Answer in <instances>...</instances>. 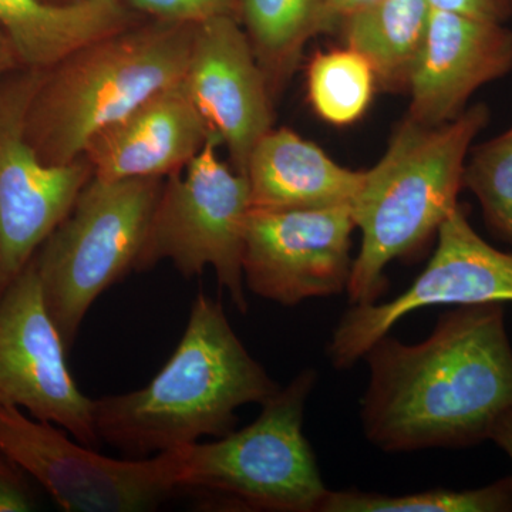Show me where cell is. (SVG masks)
Here are the masks:
<instances>
[{
	"instance_id": "obj_1",
	"label": "cell",
	"mask_w": 512,
	"mask_h": 512,
	"mask_svg": "<svg viewBox=\"0 0 512 512\" xmlns=\"http://www.w3.org/2000/svg\"><path fill=\"white\" fill-rule=\"evenodd\" d=\"M363 360V433L384 453L476 446L512 409L504 303L458 306L416 345L387 333Z\"/></svg>"
},
{
	"instance_id": "obj_2",
	"label": "cell",
	"mask_w": 512,
	"mask_h": 512,
	"mask_svg": "<svg viewBox=\"0 0 512 512\" xmlns=\"http://www.w3.org/2000/svg\"><path fill=\"white\" fill-rule=\"evenodd\" d=\"M281 389L238 338L220 301L200 292L183 338L143 389L94 400L100 441L128 458H146L220 437L237 410Z\"/></svg>"
},
{
	"instance_id": "obj_3",
	"label": "cell",
	"mask_w": 512,
	"mask_h": 512,
	"mask_svg": "<svg viewBox=\"0 0 512 512\" xmlns=\"http://www.w3.org/2000/svg\"><path fill=\"white\" fill-rule=\"evenodd\" d=\"M490 116L487 104L477 103L441 126L404 117L394 130L350 204L362 235L346 289L350 305L379 302L389 289L387 266L413 258L437 237L460 204L468 153Z\"/></svg>"
},
{
	"instance_id": "obj_4",
	"label": "cell",
	"mask_w": 512,
	"mask_h": 512,
	"mask_svg": "<svg viewBox=\"0 0 512 512\" xmlns=\"http://www.w3.org/2000/svg\"><path fill=\"white\" fill-rule=\"evenodd\" d=\"M194 33L195 25L143 19L45 70L26 127L37 156L74 163L103 128L183 82Z\"/></svg>"
},
{
	"instance_id": "obj_5",
	"label": "cell",
	"mask_w": 512,
	"mask_h": 512,
	"mask_svg": "<svg viewBox=\"0 0 512 512\" xmlns=\"http://www.w3.org/2000/svg\"><path fill=\"white\" fill-rule=\"evenodd\" d=\"M318 380L305 369L262 403L254 423L180 451V490L224 510L319 512L329 493L303 434L306 402Z\"/></svg>"
},
{
	"instance_id": "obj_6",
	"label": "cell",
	"mask_w": 512,
	"mask_h": 512,
	"mask_svg": "<svg viewBox=\"0 0 512 512\" xmlns=\"http://www.w3.org/2000/svg\"><path fill=\"white\" fill-rule=\"evenodd\" d=\"M164 178L93 177L33 256L47 311L72 349L101 293L134 271Z\"/></svg>"
},
{
	"instance_id": "obj_7",
	"label": "cell",
	"mask_w": 512,
	"mask_h": 512,
	"mask_svg": "<svg viewBox=\"0 0 512 512\" xmlns=\"http://www.w3.org/2000/svg\"><path fill=\"white\" fill-rule=\"evenodd\" d=\"M214 138L161 188L134 271L168 261L185 278L211 268L242 315L245 238L252 212L247 175L218 157Z\"/></svg>"
},
{
	"instance_id": "obj_8",
	"label": "cell",
	"mask_w": 512,
	"mask_h": 512,
	"mask_svg": "<svg viewBox=\"0 0 512 512\" xmlns=\"http://www.w3.org/2000/svg\"><path fill=\"white\" fill-rule=\"evenodd\" d=\"M0 453L45 488L64 511H153L181 493L178 448L116 460L69 439L49 421L2 404Z\"/></svg>"
},
{
	"instance_id": "obj_9",
	"label": "cell",
	"mask_w": 512,
	"mask_h": 512,
	"mask_svg": "<svg viewBox=\"0 0 512 512\" xmlns=\"http://www.w3.org/2000/svg\"><path fill=\"white\" fill-rule=\"evenodd\" d=\"M45 70L18 67L0 76V295L72 211L93 178L86 158L43 163L26 127Z\"/></svg>"
},
{
	"instance_id": "obj_10",
	"label": "cell",
	"mask_w": 512,
	"mask_h": 512,
	"mask_svg": "<svg viewBox=\"0 0 512 512\" xmlns=\"http://www.w3.org/2000/svg\"><path fill=\"white\" fill-rule=\"evenodd\" d=\"M512 303V254L477 234L458 204L437 232L429 264L409 288L384 303L352 305L333 329L326 355L338 370L363 359L367 350L404 316L440 305Z\"/></svg>"
},
{
	"instance_id": "obj_11",
	"label": "cell",
	"mask_w": 512,
	"mask_h": 512,
	"mask_svg": "<svg viewBox=\"0 0 512 512\" xmlns=\"http://www.w3.org/2000/svg\"><path fill=\"white\" fill-rule=\"evenodd\" d=\"M67 350L32 259L0 295V404L49 421L96 448L94 400L74 382Z\"/></svg>"
},
{
	"instance_id": "obj_12",
	"label": "cell",
	"mask_w": 512,
	"mask_h": 512,
	"mask_svg": "<svg viewBox=\"0 0 512 512\" xmlns=\"http://www.w3.org/2000/svg\"><path fill=\"white\" fill-rule=\"evenodd\" d=\"M355 229L350 205L252 210L242 262L245 286L284 306L346 292Z\"/></svg>"
},
{
	"instance_id": "obj_13",
	"label": "cell",
	"mask_w": 512,
	"mask_h": 512,
	"mask_svg": "<svg viewBox=\"0 0 512 512\" xmlns=\"http://www.w3.org/2000/svg\"><path fill=\"white\" fill-rule=\"evenodd\" d=\"M184 86L244 174L252 150L274 128L275 100L237 18L195 25Z\"/></svg>"
},
{
	"instance_id": "obj_14",
	"label": "cell",
	"mask_w": 512,
	"mask_h": 512,
	"mask_svg": "<svg viewBox=\"0 0 512 512\" xmlns=\"http://www.w3.org/2000/svg\"><path fill=\"white\" fill-rule=\"evenodd\" d=\"M512 72V30L491 22L431 8L429 28L414 64L406 117L441 126L467 109L485 84Z\"/></svg>"
},
{
	"instance_id": "obj_15",
	"label": "cell",
	"mask_w": 512,
	"mask_h": 512,
	"mask_svg": "<svg viewBox=\"0 0 512 512\" xmlns=\"http://www.w3.org/2000/svg\"><path fill=\"white\" fill-rule=\"evenodd\" d=\"M214 138L220 137L191 100L183 80L99 131L83 157L100 180L164 178L183 171Z\"/></svg>"
},
{
	"instance_id": "obj_16",
	"label": "cell",
	"mask_w": 512,
	"mask_h": 512,
	"mask_svg": "<svg viewBox=\"0 0 512 512\" xmlns=\"http://www.w3.org/2000/svg\"><path fill=\"white\" fill-rule=\"evenodd\" d=\"M244 174L252 210L269 211L350 205L365 177L289 128H272L258 141Z\"/></svg>"
},
{
	"instance_id": "obj_17",
	"label": "cell",
	"mask_w": 512,
	"mask_h": 512,
	"mask_svg": "<svg viewBox=\"0 0 512 512\" xmlns=\"http://www.w3.org/2000/svg\"><path fill=\"white\" fill-rule=\"evenodd\" d=\"M126 0H0V29L20 66L47 70L74 50L143 20Z\"/></svg>"
},
{
	"instance_id": "obj_18",
	"label": "cell",
	"mask_w": 512,
	"mask_h": 512,
	"mask_svg": "<svg viewBox=\"0 0 512 512\" xmlns=\"http://www.w3.org/2000/svg\"><path fill=\"white\" fill-rule=\"evenodd\" d=\"M430 12L427 0H369L338 26L346 47L372 67L377 87L404 92L426 39Z\"/></svg>"
},
{
	"instance_id": "obj_19",
	"label": "cell",
	"mask_w": 512,
	"mask_h": 512,
	"mask_svg": "<svg viewBox=\"0 0 512 512\" xmlns=\"http://www.w3.org/2000/svg\"><path fill=\"white\" fill-rule=\"evenodd\" d=\"M239 22L274 100L291 82L305 46L338 26L326 0H241Z\"/></svg>"
},
{
	"instance_id": "obj_20",
	"label": "cell",
	"mask_w": 512,
	"mask_h": 512,
	"mask_svg": "<svg viewBox=\"0 0 512 512\" xmlns=\"http://www.w3.org/2000/svg\"><path fill=\"white\" fill-rule=\"evenodd\" d=\"M376 87L370 64L349 47L316 53L309 64V101L320 119L335 126L359 120L366 113Z\"/></svg>"
},
{
	"instance_id": "obj_21",
	"label": "cell",
	"mask_w": 512,
	"mask_h": 512,
	"mask_svg": "<svg viewBox=\"0 0 512 512\" xmlns=\"http://www.w3.org/2000/svg\"><path fill=\"white\" fill-rule=\"evenodd\" d=\"M512 476L476 490H437L387 495L359 490L330 491L319 512H508Z\"/></svg>"
},
{
	"instance_id": "obj_22",
	"label": "cell",
	"mask_w": 512,
	"mask_h": 512,
	"mask_svg": "<svg viewBox=\"0 0 512 512\" xmlns=\"http://www.w3.org/2000/svg\"><path fill=\"white\" fill-rule=\"evenodd\" d=\"M463 188L477 198L487 228L512 245V126L471 147Z\"/></svg>"
},
{
	"instance_id": "obj_23",
	"label": "cell",
	"mask_w": 512,
	"mask_h": 512,
	"mask_svg": "<svg viewBox=\"0 0 512 512\" xmlns=\"http://www.w3.org/2000/svg\"><path fill=\"white\" fill-rule=\"evenodd\" d=\"M137 15L160 22L198 25L214 18L239 20L241 0H126Z\"/></svg>"
},
{
	"instance_id": "obj_24",
	"label": "cell",
	"mask_w": 512,
	"mask_h": 512,
	"mask_svg": "<svg viewBox=\"0 0 512 512\" xmlns=\"http://www.w3.org/2000/svg\"><path fill=\"white\" fill-rule=\"evenodd\" d=\"M29 478L15 461L0 453V512L36 510V495Z\"/></svg>"
},
{
	"instance_id": "obj_25",
	"label": "cell",
	"mask_w": 512,
	"mask_h": 512,
	"mask_svg": "<svg viewBox=\"0 0 512 512\" xmlns=\"http://www.w3.org/2000/svg\"><path fill=\"white\" fill-rule=\"evenodd\" d=\"M433 9L505 23L512 18V0H427Z\"/></svg>"
},
{
	"instance_id": "obj_26",
	"label": "cell",
	"mask_w": 512,
	"mask_h": 512,
	"mask_svg": "<svg viewBox=\"0 0 512 512\" xmlns=\"http://www.w3.org/2000/svg\"><path fill=\"white\" fill-rule=\"evenodd\" d=\"M490 440H493L512 461V409L504 413L495 423Z\"/></svg>"
},
{
	"instance_id": "obj_27",
	"label": "cell",
	"mask_w": 512,
	"mask_h": 512,
	"mask_svg": "<svg viewBox=\"0 0 512 512\" xmlns=\"http://www.w3.org/2000/svg\"><path fill=\"white\" fill-rule=\"evenodd\" d=\"M20 66L18 55L10 43L9 37L0 29V76L18 69Z\"/></svg>"
},
{
	"instance_id": "obj_28",
	"label": "cell",
	"mask_w": 512,
	"mask_h": 512,
	"mask_svg": "<svg viewBox=\"0 0 512 512\" xmlns=\"http://www.w3.org/2000/svg\"><path fill=\"white\" fill-rule=\"evenodd\" d=\"M328 2V6L332 15L335 16L336 20L343 18V16L348 15V13L352 12L359 6H362L363 3L369 2V0H326Z\"/></svg>"
},
{
	"instance_id": "obj_29",
	"label": "cell",
	"mask_w": 512,
	"mask_h": 512,
	"mask_svg": "<svg viewBox=\"0 0 512 512\" xmlns=\"http://www.w3.org/2000/svg\"><path fill=\"white\" fill-rule=\"evenodd\" d=\"M50 2H55V3H70V2H76V0H50Z\"/></svg>"
}]
</instances>
